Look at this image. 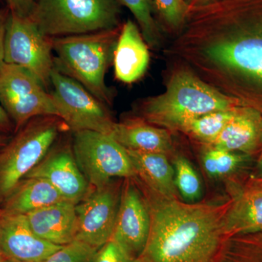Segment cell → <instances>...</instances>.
<instances>
[{
  "label": "cell",
  "instance_id": "9",
  "mask_svg": "<svg viewBox=\"0 0 262 262\" xmlns=\"http://www.w3.org/2000/svg\"><path fill=\"white\" fill-rule=\"evenodd\" d=\"M30 72L2 62L0 104L14 122L15 130L35 117L58 116L51 94Z\"/></svg>",
  "mask_w": 262,
  "mask_h": 262
},
{
  "label": "cell",
  "instance_id": "4",
  "mask_svg": "<svg viewBox=\"0 0 262 262\" xmlns=\"http://www.w3.org/2000/svg\"><path fill=\"white\" fill-rule=\"evenodd\" d=\"M121 27L80 35L51 38L54 68L82 84L105 105L113 103V93L106 84L105 77L110 63L113 62Z\"/></svg>",
  "mask_w": 262,
  "mask_h": 262
},
{
  "label": "cell",
  "instance_id": "5",
  "mask_svg": "<svg viewBox=\"0 0 262 262\" xmlns=\"http://www.w3.org/2000/svg\"><path fill=\"white\" fill-rule=\"evenodd\" d=\"M119 0H36L29 17L50 38L108 30L120 25Z\"/></svg>",
  "mask_w": 262,
  "mask_h": 262
},
{
  "label": "cell",
  "instance_id": "7",
  "mask_svg": "<svg viewBox=\"0 0 262 262\" xmlns=\"http://www.w3.org/2000/svg\"><path fill=\"white\" fill-rule=\"evenodd\" d=\"M72 146L77 165L92 188L103 187L115 179L137 177L127 150L111 135L76 131Z\"/></svg>",
  "mask_w": 262,
  "mask_h": 262
},
{
  "label": "cell",
  "instance_id": "35",
  "mask_svg": "<svg viewBox=\"0 0 262 262\" xmlns=\"http://www.w3.org/2000/svg\"><path fill=\"white\" fill-rule=\"evenodd\" d=\"M253 177L262 178V149L259 157H258L257 165H256V175Z\"/></svg>",
  "mask_w": 262,
  "mask_h": 262
},
{
  "label": "cell",
  "instance_id": "12",
  "mask_svg": "<svg viewBox=\"0 0 262 262\" xmlns=\"http://www.w3.org/2000/svg\"><path fill=\"white\" fill-rule=\"evenodd\" d=\"M111 239L130 256L139 258L150 232V213L146 196L134 179H125Z\"/></svg>",
  "mask_w": 262,
  "mask_h": 262
},
{
  "label": "cell",
  "instance_id": "33",
  "mask_svg": "<svg viewBox=\"0 0 262 262\" xmlns=\"http://www.w3.org/2000/svg\"><path fill=\"white\" fill-rule=\"evenodd\" d=\"M244 188L252 190L262 191V178H256L252 177L249 181H248Z\"/></svg>",
  "mask_w": 262,
  "mask_h": 262
},
{
  "label": "cell",
  "instance_id": "23",
  "mask_svg": "<svg viewBox=\"0 0 262 262\" xmlns=\"http://www.w3.org/2000/svg\"><path fill=\"white\" fill-rule=\"evenodd\" d=\"M236 107L212 112L196 117L188 122L182 131L196 140L211 145L233 116Z\"/></svg>",
  "mask_w": 262,
  "mask_h": 262
},
{
  "label": "cell",
  "instance_id": "1",
  "mask_svg": "<svg viewBox=\"0 0 262 262\" xmlns=\"http://www.w3.org/2000/svg\"><path fill=\"white\" fill-rule=\"evenodd\" d=\"M165 53L241 106L260 112L262 0H211L189 7Z\"/></svg>",
  "mask_w": 262,
  "mask_h": 262
},
{
  "label": "cell",
  "instance_id": "24",
  "mask_svg": "<svg viewBox=\"0 0 262 262\" xmlns=\"http://www.w3.org/2000/svg\"><path fill=\"white\" fill-rule=\"evenodd\" d=\"M120 4L130 10L148 46L160 47L162 32L156 18L154 0H119Z\"/></svg>",
  "mask_w": 262,
  "mask_h": 262
},
{
  "label": "cell",
  "instance_id": "31",
  "mask_svg": "<svg viewBox=\"0 0 262 262\" xmlns=\"http://www.w3.org/2000/svg\"><path fill=\"white\" fill-rule=\"evenodd\" d=\"M8 17L0 10V62H3L4 58V43Z\"/></svg>",
  "mask_w": 262,
  "mask_h": 262
},
{
  "label": "cell",
  "instance_id": "11",
  "mask_svg": "<svg viewBox=\"0 0 262 262\" xmlns=\"http://www.w3.org/2000/svg\"><path fill=\"white\" fill-rule=\"evenodd\" d=\"M122 183L113 180L93 188L76 204L77 232L75 239L100 248L112 238L121 196Z\"/></svg>",
  "mask_w": 262,
  "mask_h": 262
},
{
  "label": "cell",
  "instance_id": "18",
  "mask_svg": "<svg viewBox=\"0 0 262 262\" xmlns=\"http://www.w3.org/2000/svg\"><path fill=\"white\" fill-rule=\"evenodd\" d=\"M111 136L125 149L166 155L173 149L169 130L151 125L141 117L115 122Z\"/></svg>",
  "mask_w": 262,
  "mask_h": 262
},
{
  "label": "cell",
  "instance_id": "26",
  "mask_svg": "<svg viewBox=\"0 0 262 262\" xmlns=\"http://www.w3.org/2000/svg\"><path fill=\"white\" fill-rule=\"evenodd\" d=\"M175 184L179 194L188 202H195L201 198V180L190 162L182 156L173 162Z\"/></svg>",
  "mask_w": 262,
  "mask_h": 262
},
{
  "label": "cell",
  "instance_id": "27",
  "mask_svg": "<svg viewBox=\"0 0 262 262\" xmlns=\"http://www.w3.org/2000/svg\"><path fill=\"white\" fill-rule=\"evenodd\" d=\"M160 28L177 35L185 23L189 7L184 0H154Z\"/></svg>",
  "mask_w": 262,
  "mask_h": 262
},
{
  "label": "cell",
  "instance_id": "8",
  "mask_svg": "<svg viewBox=\"0 0 262 262\" xmlns=\"http://www.w3.org/2000/svg\"><path fill=\"white\" fill-rule=\"evenodd\" d=\"M51 94L58 116L72 133L91 130L111 135L115 122L106 105L78 82L54 68Z\"/></svg>",
  "mask_w": 262,
  "mask_h": 262
},
{
  "label": "cell",
  "instance_id": "29",
  "mask_svg": "<svg viewBox=\"0 0 262 262\" xmlns=\"http://www.w3.org/2000/svg\"><path fill=\"white\" fill-rule=\"evenodd\" d=\"M94 262H140L139 258L130 256L118 244L110 239L98 248Z\"/></svg>",
  "mask_w": 262,
  "mask_h": 262
},
{
  "label": "cell",
  "instance_id": "3",
  "mask_svg": "<svg viewBox=\"0 0 262 262\" xmlns=\"http://www.w3.org/2000/svg\"><path fill=\"white\" fill-rule=\"evenodd\" d=\"M238 106L241 105L235 100L213 89L182 65L170 76L165 92L143 101L139 112L141 118L151 125L182 131L196 117Z\"/></svg>",
  "mask_w": 262,
  "mask_h": 262
},
{
  "label": "cell",
  "instance_id": "32",
  "mask_svg": "<svg viewBox=\"0 0 262 262\" xmlns=\"http://www.w3.org/2000/svg\"><path fill=\"white\" fill-rule=\"evenodd\" d=\"M2 62H0V64ZM11 120L4 108L0 104V133H8L11 130Z\"/></svg>",
  "mask_w": 262,
  "mask_h": 262
},
{
  "label": "cell",
  "instance_id": "38",
  "mask_svg": "<svg viewBox=\"0 0 262 262\" xmlns=\"http://www.w3.org/2000/svg\"><path fill=\"white\" fill-rule=\"evenodd\" d=\"M5 256H3V255L0 254V262H3L5 259Z\"/></svg>",
  "mask_w": 262,
  "mask_h": 262
},
{
  "label": "cell",
  "instance_id": "17",
  "mask_svg": "<svg viewBox=\"0 0 262 262\" xmlns=\"http://www.w3.org/2000/svg\"><path fill=\"white\" fill-rule=\"evenodd\" d=\"M31 228L41 238L63 246L75 241L77 232L76 204L63 201L26 215Z\"/></svg>",
  "mask_w": 262,
  "mask_h": 262
},
{
  "label": "cell",
  "instance_id": "2",
  "mask_svg": "<svg viewBox=\"0 0 262 262\" xmlns=\"http://www.w3.org/2000/svg\"><path fill=\"white\" fill-rule=\"evenodd\" d=\"M150 213L149 238L140 262H213L226 236L230 200L189 204L163 198L143 184Z\"/></svg>",
  "mask_w": 262,
  "mask_h": 262
},
{
  "label": "cell",
  "instance_id": "39",
  "mask_svg": "<svg viewBox=\"0 0 262 262\" xmlns=\"http://www.w3.org/2000/svg\"><path fill=\"white\" fill-rule=\"evenodd\" d=\"M0 229H1V222H0Z\"/></svg>",
  "mask_w": 262,
  "mask_h": 262
},
{
  "label": "cell",
  "instance_id": "10",
  "mask_svg": "<svg viewBox=\"0 0 262 262\" xmlns=\"http://www.w3.org/2000/svg\"><path fill=\"white\" fill-rule=\"evenodd\" d=\"M3 62L30 72L46 89L54 70L51 38L46 37L29 17L10 13L7 20Z\"/></svg>",
  "mask_w": 262,
  "mask_h": 262
},
{
  "label": "cell",
  "instance_id": "13",
  "mask_svg": "<svg viewBox=\"0 0 262 262\" xmlns=\"http://www.w3.org/2000/svg\"><path fill=\"white\" fill-rule=\"evenodd\" d=\"M25 178L48 181L66 201L75 204L82 201L93 189L79 168L70 144L51 148Z\"/></svg>",
  "mask_w": 262,
  "mask_h": 262
},
{
  "label": "cell",
  "instance_id": "15",
  "mask_svg": "<svg viewBox=\"0 0 262 262\" xmlns=\"http://www.w3.org/2000/svg\"><path fill=\"white\" fill-rule=\"evenodd\" d=\"M149 59L148 45L139 26L127 19L122 25L114 51L115 77L124 83L136 82L145 74Z\"/></svg>",
  "mask_w": 262,
  "mask_h": 262
},
{
  "label": "cell",
  "instance_id": "36",
  "mask_svg": "<svg viewBox=\"0 0 262 262\" xmlns=\"http://www.w3.org/2000/svg\"><path fill=\"white\" fill-rule=\"evenodd\" d=\"M8 142V138L6 136L0 135V146H4Z\"/></svg>",
  "mask_w": 262,
  "mask_h": 262
},
{
  "label": "cell",
  "instance_id": "37",
  "mask_svg": "<svg viewBox=\"0 0 262 262\" xmlns=\"http://www.w3.org/2000/svg\"><path fill=\"white\" fill-rule=\"evenodd\" d=\"M3 262H32L27 261H22V260L15 259V258H5Z\"/></svg>",
  "mask_w": 262,
  "mask_h": 262
},
{
  "label": "cell",
  "instance_id": "22",
  "mask_svg": "<svg viewBox=\"0 0 262 262\" xmlns=\"http://www.w3.org/2000/svg\"><path fill=\"white\" fill-rule=\"evenodd\" d=\"M213 262H262V232L227 236Z\"/></svg>",
  "mask_w": 262,
  "mask_h": 262
},
{
  "label": "cell",
  "instance_id": "25",
  "mask_svg": "<svg viewBox=\"0 0 262 262\" xmlns=\"http://www.w3.org/2000/svg\"><path fill=\"white\" fill-rule=\"evenodd\" d=\"M246 155L210 146L203 156L205 170L210 177L219 178L233 173L244 163Z\"/></svg>",
  "mask_w": 262,
  "mask_h": 262
},
{
  "label": "cell",
  "instance_id": "14",
  "mask_svg": "<svg viewBox=\"0 0 262 262\" xmlns=\"http://www.w3.org/2000/svg\"><path fill=\"white\" fill-rule=\"evenodd\" d=\"M0 254L5 258L42 262L62 247L34 233L26 215L0 211Z\"/></svg>",
  "mask_w": 262,
  "mask_h": 262
},
{
  "label": "cell",
  "instance_id": "19",
  "mask_svg": "<svg viewBox=\"0 0 262 262\" xmlns=\"http://www.w3.org/2000/svg\"><path fill=\"white\" fill-rule=\"evenodd\" d=\"M126 150L137 176L136 178L146 189L163 198H179L174 168L168 161V155Z\"/></svg>",
  "mask_w": 262,
  "mask_h": 262
},
{
  "label": "cell",
  "instance_id": "34",
  "mask_svg": "<svg viewBox=\"0 0 262 262\" xmlns=\"http://www.w3.org/2000/svg\"><path fill=\"white\" fill-rule=\"evenodd\" d=\"M211 1V0H184L189 7L200 6V5L206 4Z\"/></svg>",
  "mask_w": 262,
  "mask_h": 262
},
{
  "label": "cell",
  "instance_id": "28",
  "mask_svg": "<svg viewBox=\"0 0 262 262\" xmlns=\"http://www.w3.org/2000/svg\"><path fill=\"white\" fill-rule=\"evenodd\" d=\"M98 248L75 239L62 246L42 262H94Z\"/></svg>",
  "mask_w": 262,
  "mask_h": 262
},
{
  "label": "cell",
  "instance_id": "30",
  "mask_svg": "<svg viewBox=\"0 0 262 262\" xmlns=\"http://www.w3.org/2000/svg\"><path fill=\"white\" fill-rule=\"evenodd\" d=\"M10 13L20 17H30L36 0H6Z\"/></svg>",
  "mask_w": 262,
  "mask_h": 262
},
{
  "label": "cell",
  "instance_id": "16",
  "mask_svg": "<svg viewBox=\"0 0 262 262\" xmlns=\"http://www.w3.org/2000/svg\"><path fill=\"white\" fill-rule=\"evenodd\" d=\"M210 146L246 155L262 149V114L256 108L237 106L233 116Z\"/></svg>",
  "mask_w": 262,
  "mask_h": 262
},
{
  "label": "cell",
  "instance_id": "20",
  "mask_svg": "<svg viewBox=\"0 0 262 262\" xmlns=\"http://www.w3.org/2000/svg\"><path fill=\"white\" fill-rule=\"evenodd\" d=\"M66 201L48 181L41 178H25L5 200L3 213L27 215L44 207Z\"/></svg>",
  "mask_w": 262,
  "mask_h": 262
},
{
  "label": "cell",
  "instance_id": "6",
  "mask_svg": "<svg viewBox=\"0 0 262 262\" xmlns=\"http://www.w3.org/2000/svg\"><path fill=\"white\" fill-rule=\"evenodd\" d=\"M68 128L57 116L35 117L19 129L0 151V201L45 158L60 133Z\"/></svg>",
  "mask_w": 262,
  "mask_h": 262
},
{
  "label": "cell",
  "instance_id": "21",
  "mask_svg": "<svg viewBox=\"0 0 262 262\" xmlns=\"http://www.w3.org/2000/svg\"><path fill=\"white\" fill-rule=\"evenodd\" d=\"M262 232V191L241 188L230 199L225 218L226 236Z\"/></svg>",
  "mask_w": 262,
  "mask_h": 262
}]
</instances>
